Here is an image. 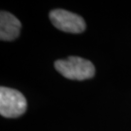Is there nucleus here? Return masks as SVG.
<instances>
[{"label": "nucleus", "instance_id": "obj_1", "mask_svg": "<svg viewBox=\"0 0 131 131\" xmlns=\"http://www.w3.org/2000/svg\"><path fill=\"white\" fill-rule=\"evenodd\" d=\"M54 67L65 78L76 81L90 79L95 74V68L92 62L77 56H70L67 59L56 60Z\"/></svg>", "mask_w": 131, "mask_h": 131}, {"label": "nucleus", "instance_id": "obj_2", "mask_svg": "<svg viewBox=\"0 0 131 131\" xmlns=\"http://www.w3.org/2000/svg\"><path fill=\"white\" fill-rule=\"evenodd\" d=\"M27 108L24 94L9 88H0V115L4 117H18L24 115Z\"/></svg>", "mask_w": 131, "mask_h": 131}, {"label": "nucleus", "instance_id": "obj_3", "mask_svg": "<svg viewBox=\"0 0 131 131\" xmlns=\"http://www.w3.org/2000/svg\"><path fill=\"white\" fill-rule=\"evenodd\" d=\"M52 24L57 29L68 33H82L85 29V23L79 15L62 9L52 10L50 13Z\"/></svg>", "mask_w": 131, "mask_h": 131}, {"label": "nucleus", "instance_id": "obj_4", "mask_svg": "<svg viewBox=\"0 0 131 131\" xmlns=\"http://www.w3.org/2000/svg\"><path fill=\"white\" fill-rule=\"evenodd\" d=\"M21 24L14 15L2 11L0 14V39L13 41L19 35Z\"/></svg>", "mask_w": 131, "mask_h": 131}]
</instances>
